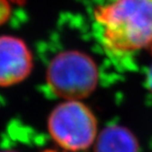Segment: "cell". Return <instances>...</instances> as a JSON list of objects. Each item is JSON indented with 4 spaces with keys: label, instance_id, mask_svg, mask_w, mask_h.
Returning <instances> with one entry per match:
<instances>
[{
    "label": "cell",
    "instance_id": "6da1fadb",
    "mask_svg": "<svg viewBox=\"0 0 152 152\" xmlns=\"http://www.w3.org/2000/svg\"><path fill=\"white\" fill-rule=\"evenodd\" d=\"M94 16L103 44L115 56L152 47V0H113Z\"/></svg>",
    "mask_w": 152,
    "mask_h": 152
},
{
    "label": "cell",
    "instance_id": "7a4b0ae2",
    "mask_svg": "<svg viewBox=\"0 0 152 152\" xmlns=\"http://www.w3.org/2000/svg\"><path fill=\"white\" fill-rule=\"evenodd\" d=\"M98 68L88 54L77 50L57 53L48 64L47 83L56 96L79 100L89 96L98 83Z\"/></svg>",
    "mask_w": 152,
    "mask_h": 152
},
{
    "label": "cell",
    "instance_id": "3957f363",
    "mask_svg": "<svg viewBox=\"0 0 152 152\" xmlns=\"http://www.w3.org/2000/svg\"><path fill=\"white\" fill-rule=\"evenodd\" d=\"M48 132L64 150L77 152L89 148L97 135V120L93 112L78 100L60 103L48 118Z\"/></svg>",
    "mask_w": 152,
    "mask_h": 152
},
{
    "label": "cell",
    "instance_id": "277c9868",
    "mask_svg": "<svg viewBox=\"0 0 152 152\" xmlns=\"http://www.w3.org/2000/svg\"><path fill=\"white\" fill-rule=\"evenodd\" d=\"M33 69V57L23 40L0 37V86H10L24 80Z\"/></svg>",
    "mask_w": 152,
    "mask_h": 152
},
{
    "label": "cell",
    "instance_id": "5b68a950",
    "mask_svg": "<svg viewBox=\"0 0 152 152\" xmlns=\"http://www.w3.org/2000/svg\"><path fill=\"white\" fill-rule=\"evenodd\" d=\"M94 152H138V144L128 129L113 125L105 128L96 138Z\"/></svg>",
    "mask_w": 152,
    "mask_h": 152
},
{
    "label": "cell",
    "instance_id": "8992f818",
    "mask_svg": "<svg viewBox=\"0 0 152 152\" xmlns=\"http://www.w3.org/2000/svg\"><path fill=\"white\" fill-rule=\"evenodd\" d=\"M147 86L149 87L150 91L152 92V66L149 70V73H148V76H147Z\"/></svg>",
    "mask_w": 152,
    "mask_h": 152
},
{
    "label": "cell",
    "instance_id": "52a82bcc",
    "mask_svg": "<svg viewBox=\"0 0 152 152\" xmlns=\"http://www.w3.org/2000/svg\"><path fill=\"white\" fill-rule=\"evenodd\" d=\"M0 152H17V151L12 150V149H6V150H2V151H0Z\"/></svg>",
    "mask_w": 152,
    "mask_h": 152
}]
</instances>
